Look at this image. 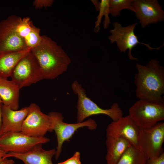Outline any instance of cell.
<instances>
[{
	"label": "cell",
	"instance_id": "24",
	"mask_svg": "<svg viewBox=\"0 0 164 164\" xmlns=\"http://www.w3.org/2000/svg\"><path fill=\"white\" fill-rule=\"evenodd\" d=\"M57 164H81L80 152H76L72 157L64 161L58 163Z\"/></svg>",
	"mask_w": 164,
	"mask_h": 164
},
{
	"label": "cell",
	"instance_id": "9",
	"mask_svg": "<svg viewBox=\"0 0 164 164\" xmlns=\"http://www.w3.org/2000/svg\"><path fill=\"white\" fill-rule=\"evenodd\" d=\"M50 141L45 137H33L28 136L21 132H8L0 136V148L6 153L26 152L36 145L45 144Z\"/></svg>",
	"mask_w": 164,
	"mask_h": 164
},
{
	"label": "cell",
	"instance_id": "18",
	"mask_svg": "<svg viewBox=\"0 0 164 164\" xmlns=\"http://www.w3.org/2000/svg\"><path fill=\"white\" fill-rule=\"evenodd\" d=\"M107 153L105 159L107 164H116L131 145L121 137L106 136Z\"/></svg>",
	"mask_w": 164,
	"mask_h": 164
},
{
	"label": "cell",
	"instance_id": "17",
	"mask_svg": "<svg viewBox=\"0 0 164 164\" xmlns=\"http://www.w3.org/2000/svg\"><path fill=\"white\" fill-rule=\"evenodd\" d=\"M19 90L18 86L12 80L0 77V97L3 105L12 110H18Z\"/></svg>",
	"mask_w": 164,
	"mask_h": 164
},
{
	"label": "cell",
	"instance_id": "30",
	"mask_svg": "<svg viewBox=\"0 0 164 164\" xmlns=\"http://www.w3.org/2000/svg\"><path fill=\"white\" fill-rule=\"evenodd\" d=\"M0 104H3V103H2V100H1V98L0 97Z\"/></svg>",
	"mask_w": 164,
	"mask_h": 164
},
{
	"label": "cell",
	"instance_id": "5",
	"mask_svg": "<svg viewBox=\"0 0 164 164\" xmlns=\"http://www.w3.org/2000/svg\"><path fill=\"white\" fill-rule=\"evenodd\" d=\"M48 114L51 121V132L54 131L56 136L57 145L55 155L56 160L58 159L61 152L63 143L69 141L79 129L87 127L90 130H94L97 127V123L91 118L80 123H68L63 121L64 117L60 112L52 111Z\"/></svg>",
	"mask_w": 164,
	"mask_h": 164
},
{
	"label": "cell",
	"instance_id": "19",
	"mask_svg": "<svg viewBox=\"0 0 164 164\" xmlns=\"http://www.w3.org/2000/svg\"><path fill=\"white\" fill-rule=\"evenodd\" d=\"M30 50L0 54V77L8 79L19 61Z\"/></svg>",
	"mask_w": 164,
	"mask_h": 164
},
{
	"label": "cell",
	"instance_id": "29",
	"mask_svg": "<svg viewBox=\"0 0 164 164\" xmlns=\"http://www.w3.org/2000/svg\"><path fill=\"white\" fill-rule=\"evenodd\" d=\"M6 153L0 148V162L4 159V157Z\"/></svg>",
	"mask_w": 164,
	"mask_h": 164
},
{
	"label": "cell",
	"instance_id": "2",
	"mask_svg": "<svg viewBox=\"0 0 164 164\" xmlns=\"http://www.w3.org/2000/svg\"><path fill=\"white\" fill-rule=\"evenodd\" d=\"M135 94L139 99L164 102V68L156 59L150 60L145 65L136 64Z\"/></svg>",
	"mask_w": 164,
	"mask_h": 164
},
{
	"label": "cell",
	"instance_id": "6",
	"mask_svg": "<svg viewBox=\"0 0 164 164\" xmlns=\"http://www.w3.org/2000/svg\"><path fill=\"white\" fill-rule=\"evenodd\" d=\"M10 77L20 89L44 79L39 64L30 50L19 61Z\"/></svg>",
	"mask_w": 164,
	"mask_h": 164
},
{
	"label": "cell",
	"instance_id": "11",
	"mask_svg": "<svg viewBox=\"0 0 164 164\" xmlns=\"http://www.w3.org/2000/svg\"><path fill=\"white\" fill-rule=\"evenodd\" d=\"M10 29L22 37L30 49L38 45L42 39L40 29L35 26L28 17L23 18L15 15L2 20Z\"/></svg>",
	"mask_w": 164,
	"mask_h": 164
},
{
	"label": "cell",
	"instance_id": "22",
	"mask_svg": "<svg viewBox=\"0 0 164 164\" xmlns=\"http://www.w3.org/2000/svg\"><path fill=\"white\" fill-rule=\"evenodd\" d=\"M133 0H109V14L113 17L120 15L121 11L128 9L134 12L132 6Z\"/></svg>",
	"mask_w": 164,
	"mask_h": 164
},
{
	"label": "cell",
	"instance_id": "16",
	"mask_svg": "<svg viewBox=\"0 0 164 164\" xmlns=\"http://www.w3.org/2000/svg\"><path fill=\"white\" fill-rule=\"evenodd\" d=\"M29 110L28 106L25 107L19 110H14L3 105L0 135L8 132H21L23 122L27 115Z\"/></svg>",
	"mask_w": 164,
	"mask_h": 164
},
{
	"label": "cell",
	"instance_id": "23",
	"mask_svg": "<svg viewBox=\"0 0 164 164\" xmlns=\"http://www.w3.org/2000/svg\"><path fill=\"white\" fill-rule=\"evenodd\" d=\"M53 2V0H35L33 2L32 4L35 8L38 9L50 7Z\"/></svg>",
	"mask_w": 164,
	"mask_h": 164
},
{
	"label": "cell",
	"instance_id": "28",
	"mask_svg": "<svg viewBox=\"0 0 164 164\" xmlns=\"http://www.w3.org/2000/svg\"><path fill=\"white\" fill-rule=\"evenodd\" d=\"M91 2L95 6L96 10L97 11H99L100 2L98 0H91Z\"/></svg>",
	"mask_w": 164,
	"mask_h": 164
},
{
	"label": "cell",
	"instance_id": "25",
	"mask_svg": "<svg viewBox=\"0 0 164 164\" xmlns=\"http://www.w3.org/2000/svg\"><path fill=\"white\" fill-rule=\"evenodd\" d=\"M145 164H164V153L154 159H148Z\"/></svg>",
	"mask_w": 164,
	"mask_h": 164
},
{
	"label": "cell",
	"instance_id": "10",
	"mask_svg": "<svg viewBox=\"0 0 164 164\" xmlns=\"http://www.w3.org/2000/svg\"><path fill=\"white\" fill-rule=\"evenodd\" d=\"M29 110L22 127L21 132L30 137H44L47 132H51V123L48 114L43 113L35 103L28 106Z\"/></svg>",
	"mask_w": 164,
	"mask_h": 164
},
{
	"label": "cell",
	"instance_id": "27",
	"mask_svg": "<svg viewBox=\"0 0 164 164\" xmlns=\"http://www.w3.org/2000/svg\"><path fill=\"white\" fill-rule=\"evenodd\" d=\"M3 105V104H0V135H1L2 125V108Z\"/></svg>",
	"mask_w": 164,
	"mask_h": 164
},
{
	"label": "cell",
	"instance_id": "13",
	"mask_svg": "<svg viewBox=\"0 0 164 164\" xmlns=\"http://www.w3.org/2000/svg\"><path fill=\"white\" fill-rule=\"evenodd\" d=\"M139 130V128L128 115L110 123L106 128V136L123 138L132 145L138 148Z\"/></svg>",
	"mask_w": 164,
	"mask_h": 164
},
{
	"label": "cell",
	"instance_id": "12",
	"mask_svg": "<svg viewBox=\"0 0 164 164\" xmlns=\"http://www.w3.org/2000/svg\"><path fill=\"white\" fill-rule=\"evenodd\" d=\"M132 4L142 27L164 21V12L157 0H133Z\"/></svg>",
	"mask_w": 164,
	"mask_h": 164
},
{
	"label": "cell",
	"instance_id": "1",
	"mask_svg": "<svg viewBox=\"0 0 164 164\" xmlns=\"http://www.w3.org/2000/svg\"><path fill=\"white\" fill-rule=\"evenodd\" d=\"M30 50L39 64L44 79L58 77L67 70L71 63L62 47L46 35L42 36L39 43Z\"/></svg>",
	"mask_w": 164,
	"mask_h": 164
},
{
	"label": "cell",
	"instance_id": "7",
	"mask_svg": "<svg viewBox=\"0 0 164 164\" xmlns=\"http://www.w3.org/2000/svg\"><path fill=\"white\" fill-rule=\"evenodd\" d=\"M164 123L159 122L147 128H139L138 148L148 159L159 156L163 152Z\"/></svg>",
	"mask_w": 164,
	"mask_h": 164
},
{
	"label": "cell",
	"instance_id": "21",
	"mask_svg": "<svg viewBox=\"0 0 164 164\" xmlns=\"http://www.w3.org/2000/svg\"><path fill=\"white\" fill-rule=\"evenodd\" d=\"M109 0H101L100 2L99 9V13L97 17V20L95 22V26L94 31L96 33L98 32L100 29L102 18L103 15L104 19L103 22V26L104 29L108 28L111 23V21L109 15Z\"/></svg>",
	"mask_w": 164,
	"mask_h": 164
},
{
	"label": "cell",
	"instance_id": "4",
	"mask_svg": "<svg viewBox=\"0 0 164 164\" xmlns=\"http://www.w3.org/2000/svg\"><path fill=\"white\" fill-rule=\"evenodd\" d=\"M129 115L139 128L150 127L164 119V102L139 99L128 110Z\"/></svg>",
	"mask_w": 164,
	"mask_h": 164
},
{
	"label": "cell",
	"instance_id": "26",
	"mask_svg": "<svg viewBox=\"0 0 164 164\" xmlns=\"http://www.w3.org/2000/svg\"><path fill=\"white\" fill-rule=\"evenodd\" d=\"M0 164H15V162L12 159H9L6 158L0 162Z\"/></svg>",
	"mask_w": 164,
	"mask_h": 164
},
{
	"label": "cell",
	"instance_id": "14",
	"mask_svg": "<svg viewBox=\"0 0 164 164\" xmlns=\"http://www.w3.org/2000/svg\"><path fill=\"white\" fill-rule=\"evenodd\" d=\"M25 40L9 28L0 22V54L30 50Z\"/></svg>",
	"mask_w": 164,
	"mask_h": 164
},
{
	"label": "cell",
	"instance_id": "15",
	"mask_svg": "<svg viewBox=\"0 0 164 164\" xmlns=\"http://www.w3.org/2000/svg\"><path fill=\"white\" fill-rule=\"evenodd\" d=\"M43 144H38L24 153L9 152L6 154L4 159L13 157L21 160L24 164H53L52 158L56 154V149L45 150L42 148Z\"/></svg>",
	"mask_w": 164,
	"mask_h": 164
},
{
	"label": "cell",
	"instance_id": "20",
	"mask_svg": "<svg viewBox=\"0 0 164 164\" xmlns=\"http://www.w3.org/2000/svg\"><path fill=\"white\" fill-rule=\"evenodd\" d=\"M148 159L138 148L131 145L116 164H145Z\"/></svg>",
	"mask_w": 164,
	"mask_h": 164
},
{
	"label": "cell",
	"instance_id": "8",
	"mask_svg": "<svg viewBox=\"0 0 164 164\" xmlns=\"http://www.w3.org/2000/svg\"><path fill=\"white\" fill-rule=\"evenodd\" d=\"M138 24L136 22L132 25L125 27H123L118 22L113 23L114 29L110 30L111 35L108 39L111 43L115 42L119 50L125 52L129 50L128 56L129 59L132 60H136L138 59L133 57L132 54V49L138 44H141L146 46L149 50H159L164 46V43L160 46L156 48L152 47L149 44L143 43L139 41L137 36L135 33L134 29L136 26Z\"/></svg>",
	"mask_w": 164,
	"mask_h": 164
},
{
	"label": "cell",
	"instance_id": "3",
	"mask_svg": "<svg viewBox=\"0 0 164 164\" xmlns=\"http://www.w3.org/2000/svg\"><path fill=\"white\" fill-rule=\"evenodd\" d=\"M73 93L77 95V122L84 121L92 115L102 114L110 117L112 121L117 120L123 116L121 108L117 103L113 104L110 108L104 109L100 108L87 95L86 91L78 81L75 80L71 85Z\"/></svg>",
	"mask_w": 164,
	"mask_h": 164
}]
</instances>
